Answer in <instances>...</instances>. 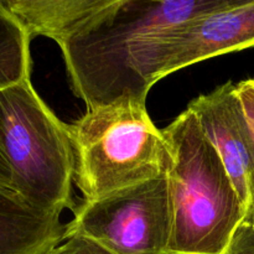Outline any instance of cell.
I'll return each mask as SVG.
<instances>
[{
  "label": "cell",
  "instance_id": "1",
  "mask_svg": "<svg viewBox=\"0 0 254 254\" xmlns=\"http://www.w3.org/2000/svg\"><path fill=\"white\" fill-rule=\"evenodd\" d=\"M227 0H114L61 46L73 93L87 109L131 97L146 102L150 87L140 60L159 35L221 7Z\"/></svg>",
  "mask_w": 254,
  "mask_h": 254
},
{
  "label": "cell",
  "instance_id": "2",
  "mask_svg": "<svg viewBox=\"0 0 254 254\" xmlns=\"http://www.w3.org/2000/svg\"><path fill=\"white\" fill-rule=\"evenodd\" d=\"M163 133L170 153V252L222 254L247 210L192 109L188 107Z\"/></svg>",
  "mask_w": 254,
  "mask_h": 254
},
{
  "label": "cell",
  "instance_id": "3",
  "mask_svg": "<svg viewBox=\"0 0 254 254\" xmlns=\"http://www.w3.org/2000/svg\"><path fill=\"white\" fill-rule=\"evenodd\" d=\"M74 183L83 201H93L166 174L170 153L154 126L146 102L131 97L87 109L68 124Z\"/></svg>",
  "mask_w": 254,
  "mask_h": 254
},
{
  "label": "cell",
  "instance_id": "4",
  "mask_svg": "<svg viewBox=\"0 0 254 254\" xmlns=\"http://www.w3.org/2000/svg\"><path fill=\"white\" fill-rule=\"evenodd\" d=\"M0 151L15 192L37 208L74 210L73 146L68 124L36 93L30 78L0 91Z\"/></svg>",
  "mask_w": 254,
  "mask_h": 254
},
{
  "label": "cell",
  "instance_id": "5",
  "mask_svg": "<svg viewBox=\"0 0 254 254\" xmlns=\"http://www.w3.org/2000/svg\"><path fill=\"white\" fill-rule=\"evenodd\" d=\"M67 223L111 254H171L173 230L166 174L93 201H83Z\"/></svg>",
  "mask_w": 254,
  "mask_h": 254
},
{
  "label": "cell",
  "instance_id": "6",
  "mask_svg": "<svg viewBox=\"0 0 254 254\" xmlns=\"http://www.w3.org/2000/svg\"><path fill=\"white\" fill-rule=\"evenodd\" d=\"M254 46V0L225 5L156 36L144 51L140 72L151 88L173 72Z\"/></svg>",
  "mask_w": 254,
  "mask_h": 254
},
{
  "label": "cell",
  "instance_id": "7",
  "mask_svg": "<svg viewBox=\"0 0 254 254\" xmlns=\"http://www.w3.org/2000/svg\"><path fill=\"white\" fill-rule=\"evenodd\" d=\"M188 107L220 155L248 212L254 203V145L236 84L227 82Z\"/></svg>",
  "mask_w": 254,
  "mask_h": 254
},
{
  "label": "cell",
  "instance_id": "8",
  "mask_svg": "<svg viewBox=\"0 0 254 254\" xmlns=\"http://www.w3.org/2000/svg\"><path fill=\"white\" fill-rule=\"evenodd\" d=\"M60 217L0 188V254H42L56 247L67 230Z\"/></svg>",
  "mask_w": 254,
  "mask_h": 254
},
{
  "label": "cell",
  "instance_id": "9",
  "mask_svg": "<svg viewBox=\"0 0 254 254\" xmlns=\"http://www.w3.org/2000/svg\"><path fill=\"white\" fill-rule=\"evenodd\" d=\"M114 0H0L30 40L50 37L60 47Z\"/></svg>",
  "mask_w": 254,
  "mask_h": 254
},
{
  "label": "cell",
  "instance_id": "10",
  "mask_svg": "<svg viewBox=\"0 0 254 254\" xmlns=\"http://www.w3.org/2000/svg\"><path fill=\"white\" fill-rule=\"evenodd\" d=\"M29 36L0 2V91L30 78Z\"/></svg>",
  "mask_w": 254,
  "mask_h": 254
},
{
  "label": "cell",
  "instance_id": "11",
  "mask_svg": "<svg viewBox=\"0 0 254 254\" xmlns=\"http://www.w3.org/2000/svg\"><path fill=\"white\" fill-rule=\"evenodd\" d=\"M42 254H111L94 241L81 235L68 236L60 245Z\"/></svg>",
  "mask_w": 254,
  "mask_h": 254
},
{
  "label": "cell",
  "instance_id": "12",
  "mask_svg": "<svg viewBox=\"0 0 254 254\" xmlns=\"http://www.w3.org/2000/svg\"><path fill=\"white\" fill-rule=\"evenodd\" d=\"M222 254H254V226L243 221Z\"/></svg>",
  "mask_w": 254,
  "mask_h": 254
},
{
  "label": "cell",
  "instance_id": "13",
  "mask_svg": "<svg viewBox=\"0 0 254 254\" xmlns=\"http://www.w3.org/2000/svg\"><path fill=\"white\" fill-rule=\"evenodd\" d=\"M236 92L254 145V78L243 79L236 84Z\"/></svg>",
  "mask_w": 254,
  "mask_h": 254
},
{
  "label": "cell",
  "instance_id": "14",
  "mask_svg": "<svg viewBox=\"0 0 254 254\" xmlns=\"http://www.w3.org/2000/svg\"><path fill=\"white\" fill-rule=\"evenodd\" d=\"M0 188L14 191V189H12L11 173H10L9 165H7V163L5 161L1 151H0Z\"/></svg>",
  "mask_w": 254,
  "mask_h": 254
},
{
  "label": "cell",
  "instance_id": "15",
  "mask_svg": "<svg viewBox=\"0 0 254 254\" xmlns=\"http://www.w3.org/2000/svg\"><path fill=\"white\" fill-rule=\"evenodd\" d=\"M246 221H247V222H250L251 225L254 226V203L251 206L250 210H248L247 216H246Z\"/></svg>",
  "mask_w": 254,
  "mask_h": 254
}]
</instances>
